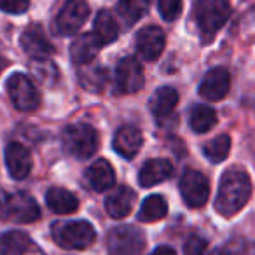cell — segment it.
<instances>
[{
    "label": "cell",
    "instance_id": "obj_1",
    "mask_svg": "<svg viewBox=\"0 0 255 255\" xmlns=\"http://www.w3.org/2000/svg\"><path fill=\"white\" fill-rule=\"evenodd\" d=\"M252 196V182L247 171L240 168L226 171L220 178L215 210L224 217H233L248 203Z\"/></svg>",
    "mask_w": 255,
    "mask_h": 255
},
{
    "label": "cell",
    "instance_id": "obj_2",
    "mask_svg": "<svg viewBox=\"0 0 255 255\" xmlns=\"http://www.w3.org/2000/svg\"><path fill=\"white\" fill-rule=\"evenodd\" d=\"M229 12V0H194V18L203 39H213L226 25Z\"/></svg>",
    "mask_w": 255,
    "mask_h": 255
},
{
    "label": "cell",
    "instance_id": "obj_3",
    "mask_svg": "<svg viewBox=\"0 0 255 255\" xmlns=\"http://www.w3.org/2000/svg\"><path fill=\"white\" fill-rule=\"evenodd\" d=\"M63 149L77 159H88L98 150L100 136L91 124H70L61 135Z\"/></svg>",
    "mask_w": 255,
    "mask_h": 255
},
{
    "label": "cell",
    "instance_id": "obj_4",
    "mask_svg": "<svg viewBox=\"0 0 255 255\" xmlns=\"http://www.w3.org/2000/svg\"><path fill=\"white\" fill-rule=\"evenodd\" d=\"M53 238L61 248L67 250H84L91 247L96 238L93 226L86 220L53 224Z\"/></svg>",
    "mask_w": 255,
    "mask_h": 255
},
{
    "label": "cell",
    "instance_id": "obj_5",
    "mask_svg": "<svg viewBox=\"0 0 255 255\" xmlns=\"http://www.w3.org/2000/svg\"><path fill=\"white\" fill-rule=\"evenodd\" d=\"M0 217L12 222L30 224L40 217L37 201L26 192H12L0 196Z\"/></svg>",
    "mask_w": 255,
    "mask_h": 255
},
{
    "label": "cell",
    "instance_id": "obj_6",
    "mask_svg": "<svg viewBox=\"0 0 255 255\" xmlns=\"http://www.w3.org/2000/svg\"><path fill=\"white\" fill-rule=\"evenodd\" d=\"M107 248L110 255H142L145 238L133 226H117L107 236Z\"/></svg>",
    "mask_w": 255,
    "mask_h": 255
},
{
    "label": "cell",
    "instance_id": "obj_7",
    "mask_svg": "<svg viewBox=\"0 0 255 255\" xmlns=\"http://www.w3.org/2000/svg\"><path fill=\"white\" fill-rule=\"evenodd\" d=\"M7 93L14 107L21 112H33L40 105L39 91L25 74H12L9 77Z\"/></svg>",
    "mask_w": 255,
    "mask_h": 255
},
{
    "label": "cell",
    "instance_id": "obj_8",
    "mask_svg": "<svg viewBox=\"0 0 255 255\" xmlns=\"http://www.w3.org/2000/svg\"><path fill=\"white\" fill-rule=\"evenodd\" d=\"M180 194L185 205L191 208H201L210 198V184L203 173L187 170L180 178Z\"/></svg>",
    "mask_w": 255,
    "mask_h": 255
},
{
    "label": "cell",
    "instance_id": "obj_9",
    "mask_svg": "<svg viewBox=\"0 0 255 255\" xmlns=\"http://www.w3.org/2000/svg\"><path fill=\"white\" fill-rule=\"evenodd\" d=\"M89 16V5L86 0H67L56 16V28L63 35H74L81 30Z\"/></svg>",
    "mask_w": 255,
    "mask_h": 255
},
{
    "label": "cell",
    "instance_id": "obj_10",
    "mask_svg": "<svg viewBox=\"0 0 255 255\" xmlns=\"http://www.w3.org/2000/svg\"><path fill=\"white\" fill-rule=\"evenodd\" d=\"M116 82L121 93H136L145 84L143 68L138 60L133 56H126L117 63Z\"/></svg>",
    "mask_w": 255,
    "mask_h": 255
},
{
    "label": "cell",
    "instance_id": "obj_11",
    "mask_svg": "<svg viewBox=\"0 0 255 255\" xmlns=\"http://www.w3.org/2000/svg\"><path fill=\"white\" fill-rule=\"evenodd\" d=\"M166 37L159 26H145L136 35V51L145 61H156L163 54Z\"/></svg>",
    "mask_w": 255,
    "mask_h": 255
},
{
    "label": "cell",
    "instance_id": "obj_12",
    "mask_svg": "<svg viewBox=\"0 0 255 255\" xmlns=\"http://www.w3.org/2000/svg\"><path fill=\"white\" fill-rule=\"evenodd\" d=\"M231 89V75L226 68H212L206 72V75L203 77L201 84H199V95L206 100H222L224 96L229 93Z\"/></svg>",
    "mask_w": 255,
    "mask_h": 255
},
{
    "label": "cell",
    "instance_id": "obj_13",
    "mask_svg": "<svg viewBox=\"0 0 255 255\" xmlns=\"http://www.w3.org/2000/svg\"><path fill=\"white\" fill-rule=\"evenodd\" d=\"M2 255H44L40 247L21 231H9L0 238Z\"/></svg>",
    "mask_w": 255,
    "mask_h": 255
},
{
    "label": "cell",
    "instance_id": "obj_14",
    "mask_svg": "<svg viewBox=\"0 0 255 255\" xmlns=\"http://www.w3.org/2000/svg\"><path fill=\"white\" fill-rule=\"evenodd\" d=\"M5 164L12 178L23 180L30 175L32 170V156L28 149L18 142H12L5 147Z\"/></svg>",
    "mask_w": 255,
    "mask_h": 255
},
{
    "label": "cell",
    "instance_id": "obj_15",
    "mask_svg": "<svg viewBox=\"0 0 255 255\" xmlns=\"http://www.w3.org/2000/svg\"><path fill=\"white\" fill-rule=\"evenodd\" d=\"M143 136L142 131L135 126H123L117 129L116 136H114V149L119 156H123L124 159H133L138 154V150L142 149Z\"/></svg>",
    "mask_w": 255,
    "mask_h": 255
},
{
    "label": "cell",
    "instance_id": "obj_16",
    "mask_svg": "<svg viewBox=\"0 0 255 255\" xmlns=\"http://www.w3.org/2000/svg\"><path fill=\"white\" fill-rule=\"evenodd\" d=\"M21 47L25 49L26 54L33 58V60H44L53 53V46L47 40L44 30L39 25H32L23 32L21 35Z\"/></svg>",
    "mask_w": 255,
    "mask_h": 255
},
{
    "label": "cell",
    "instance_id": "obj_17",
    "mask_svg": "<svg viewBox=\"0 0 255 255\" xmlns=\"http://www.w3.org/2000/svg\"><path fill=\"white\" fill-rule=\"evenodd\" d=\"M173 173V166L168 159H149L138 173V182L142 187H154L168 180Z\"/></svg>",
    "mask_w": 255,
    "mask_h": 255
},
{
    "label": "cell",
    "instance_id": "obj_18",
    "mask_svg": "<svg viewBox=\"0 0 255 255\" xmlns=\"http://www.w3.org/2000/svg\"><path fill=\"white\" fill-rule=\"evenodd\" d=\"M135 199H136V196L131 189L126 187V185H121V187H117L116 191L107 198V201H105L107 213H109L112 219H124V217H128L129 212H131L133 205H135Z\"/></svg>",
    "mask_w": 255,
    "mask_h": 255
},
{
    "label": "cell",
    "instance_id": "obj_19",
    "mask_svg": "<svg viewBox=\"0 0 255 255\" xmlns=\"http://www.w3.org/2000/svg\"><path fill=\"white\" fill-rule=\"evenodd\" d=\"M100 44L98 40L95 39L93 33H84V35L77 37V39L72 42L70 46V56H72V61L79 67L82 65H88V63H93V60L96 58L100 51Z\"/></svg>",
    "mask_w": 255,
    "mask_h": 255
},
{
    "label": "cell",
    "instance_id": "obj_20",
    "mask_svg": "<svg viewBox=\"0 0 255 255\" xmlns=\"http://www.w3.org/2000/svg\"><path fill=\"white\" fill-rule=\"evenodd\" d=\"M86 177H88L89 185L98 192L109 191V189L116 184L114 168L110 166V163L105 159H100V161H96V163H93L91 166H89Z\"/></svg>",
    "mask_w": 255,
    "mask_h": 255
},
{
    "label": "cell",
    "instance_id": "obj_21",
    "mask_svg": "<svg viewBox=\"0 0 255 255\" xmlns=\"http://www.w3.org/2000/svg\"><path fill=\"white\" fill-rule=\"evenodd\" d=\"M93 35H95V39L98 40L100 46L112 44L114 40L119 37V26H117V21L112 16V12L103 9V11H100L98 14H96Z\"/></svg>",
    "mask_w": 255,
    "mask_h": 255
},
{
    "label": "cell",
    "instance_id": "obj_22",
    "mask_svg": "<svg viewBox=\"0 0 255 255\" xmlns=\"http://www.w3.org/2000/svg\"><path fill=\"white\" fill-rule=\"evenodd\" d=\"M46 203L54 213H60V215L74 213L79 208V199L70 191L61 187H51L46 192Z\"/></svg>",
    "mask_w": 255,
    "mask_h": 255
},
{
    "label": "cell",
    "instance_id": "obj_23",
    "mask_svg": "<svg viewBox=\"0 0 255 255\" xmlns=\"http://www.w3.org/2000/svg\"><path fill=\"white\" fill-rule=\"evenodd\" d=\"M79 82L84 89L93 93L103 91L107 84V70L102 65L88 63L79 68Z\"/></svg>",
    "mask_w": 255,
    "mask_h": 255
},
{
    "label": "cell",
    "instance_id": "obj_24",
    "mask_svg": "<svg viewBox=\"0 0 255 255\" xmlns=\"http://www.w3.org/2000/svg\"><path fill=\"white\" fill-rule=\"evenodd\" d=\"M178 103V93L173 88H161L154 93L150 100V110L156 117H166L173 112V109Z\"/></svg>",
    "mask_w": 255,
    "mask_h": 255
},
{
    "label": "cell",
    "instance_id": "obj_25",
    "mask_svg": "<svg viewBox=\"0 0 255 255\" xmlns=\"http://www.w3.org/2000/svg\"><path fill=\"white\" fill-rule=\"evenodd\" d=\"M168 213V203L163 196L154 194L149 196L142 203V208L138 212V220L142 222H156V220L164 219Z\"/></svg>",
    "mask_w": 255,
    "mask_h": 255
},
{
    "label": "cell",
    "instance_id": "obj_26",
    "mask_svg": "<svg viewBox=\"0 0 255 255\" xmlns=\"http://www.w3.org/2000/svg\"><path fill=\"white\" fill-rule=\"evenodd\" d=\"M189 123L196 133H206L217 124V112L208 105H194Z\"/></svg>",
    "mask_w": 255,
    "mask_h": 255
},
{
    "label": "cell",
    "instance_id": "obj_27",
    "mask_svg": "<svg viewBox=\"0 0 255 255\" xmlns=\"http://www.w3.org/2000/svg\"><path fill=\"white\" fill-rule=\"evenodd\" d=\"M147 11H149V0H119L117 2V12L128 25L140 21Z\"/></svg>",
    "mask_w": 255,
    "mask_h": 255
},
{
    "label": "cell",
    "instance_id": "obj_28",
    "mask_svg": "<svg viewBox=\"0 0 255 255\" xmlns=\"http://www.w3.org/2000/svg\"><path fill=\"white\" fill-rule=\"evenodd\" d=\"M231 150V138L227 135H219L217 138L210 140L203 145V152H205L206 159L212 163H222Z\"/></svg>",
    "mask_w": 255,
    "mask_h": 255
},
{
    "label": "cell",
    "instance_id": "obj_29",
    "mask_svg": "<svg viewBox=\"0 0 255 255\" xmlns=\"http://www.w3.org/2000/svg\"><path fill=\"white\" fill-rule=\"evenodd\" d=\"M32 72L42 84L53 86L58 81V68L51 60H33L32 61Z\"/></svg>",
    "mask_w": 255,
    "mask_h": 255
},
{
    "label": "cell",
    "instance_id": "obj_30",
    "mask_svg": "<svg viewBox=\"0 0 255 255\" xmlns=\"http://www.w3.org/2000/svg\"><path fill=\"white\" fill-rule=\"evenodd\" d=\"M157 7L166 21H175L182 12V0H157Z\"/></svg>",
    "mask_w": 255,
    "mask_h": 255
},
{
    "label": "cell",
    "instance_id": "obj_31",
    "mask_svg": "<svg viewBox=\"0 0 255 255\" xmlns=\"http://www.w3.org/2000/svg\"><path fill=\"white\" fill-rule=\"evenodd\" d=\"M30 7V0H0V11L7 14H23Z\"/></svg>",
    "mask_w": 255,
    "mask_h": 255
},
{
    "label": "cell",
    "instance_id": "obj_32",
    "mask_svg": "<svg viewBox=\"0 0 255 255\" xmlns=\"http://www.w3.org/2000/svg\"><path fill=\"white\" fill-rule=\"evenodd\" d=\"M206 240L199 236H191L184 245V255H205Z\"/></svg>",
    "mask_w": 255,
    "mask_h": 255
},
{
    "label": "cell",
    "instance_id": "obj_33",
    "mask_svg": "<svg viewBox=\"0 0 255 255\" xmlns=\"http://www.w3.org/2000/svg\"><path fill=\"white\" fill-rule=\"evenodd\" d=\"M150 255H177V252H175L171 247H159V248H156Z\"/></svg>",
    "mask_w": 255,
    "mask_h": 255
},
{
    "label": "cell",
    "instance_id": "obj_34",
    "mask_svg": "<svg viewBox=\"0 0 255 255\" xmlns=\"http://www.w3.org/2000/svg\"><path fill=\"white\" fill-rule=\"evenodd\" d=\"M4 65H5V61L0 58V72H2V68H4Z\"/></svg>",
    "mask_w": 255,
    "mask_h": 255
}]
</instances>
